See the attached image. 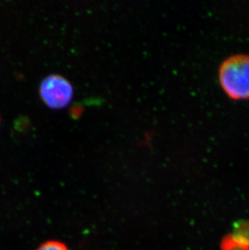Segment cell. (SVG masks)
Returning <instances> with one entry per match:
<instances>
[{
    "mask_svg": "<svg viewBox=\"0 0 249 250\" xmlns=\"http://www.w3.org/2000/svg\"><path fill=\"white\" fill-rule=\"evenodd\" d=\"M73 95V86L63 76L51 75L45 77L41 83V98L51 109H60L67 106Z\"/></svg>",
    "mask_w": 249,
    "mask_h": 250,
    "instance_id": "7a4b0ae2",
    "label": "cell"
},
{
    "mask_svg": "<svg viewBox=\"0 0 249 250\" xmlns=\"http://www.w3.org/2000/svg\"><path fill=\"white\" fill-rule=\"evenodd\" d=\"M37 250H70L66 245L59 241H48L43 244Z\"/></svg>",
    "mask_w": 249,
    "mask_h": 250,
    "instance_id": "3957f363",
    "label": "cell"
},
{
    "mask_svg": "<svg viewBox=\"0 0 249 250\" xmlns=\"http://www.w3.org/2000/svg\"><path fill=\"white\" fill-rule=\"evenodd\" d=\"M219 82L226 94L231 99H249V55L230 57L222 63Z\"/></svg>",
    "mask_w": 249,
    "mask_h": 250,
    "instance_id": "6da1fadb",
    "label": "cell"
}]
</instances>
